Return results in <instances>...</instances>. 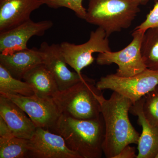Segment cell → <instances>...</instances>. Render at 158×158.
<instances>
[{
    "label": "cell",
    "mask_w": 158,
    "mask_h": 158,
    "mask_svg": "<svg viewBox=\"0 0 158 158\" xmlns=\"http://www.w3.org/2000/svg\"><path fill=\"white\" fill-rule=\"evenodd\" d=\"M43 63V57L39 48H28L11 54L0 53V65L11 76L23 80L24 76L35 66Z\"/></svg>",
    "instance_id": "cell-15"
},
{
    "label": "cell",
    "mask_w": 158,
    "mask_h": 158,
    "mask_svg": "<svg viewBox=\"0 0 158 158\" xmlns=\"http://www.w3.org/2000/svg\"><path fill=\"white\" fill-rule=\"evenodd\" d=\"M155 158H158V151L157 153L156 156Z\"/></svg>",
    "instance_id": "cell-26"
},
{
    "label": "cell",
    "mask_w": 158,
    "mask_h": 158,
    "mask_svg": "<svg viewBox=\"0 0 158 158\" xmlns=\"http://www.w3.org/2000/svg\"><path fill=\"white\" fill-rule=\"evenodd\" d=\"M158 85V70L146 68L141 73L130 77L115 74L101 78L96 83L100 90L109 89L129 99L133 104L153 90Z\"/></svg>",
    "instance_id": "cell-5"
},
{
    "label": "cell",
    "mask_w": 158,
    "mask_h": 158,
    "mask_svg": "<svg viewBox=\"0 0 158 158\" xmlns=\"http://www.w3.org/2000/svg\"><path fill=\"white\" fill-rule=\"evenodd\" d=\"M140 5L139 0H89L85 20L103 29L109 37L130 27Z\"/></svg>",
    "instance_id": "cell-4"
},
{
    "label": "cell",
    "mask_w": 158,
    "mask_h": 158,
    "mask_svg": "<svg viewBox=\"0 0 158 158\" xmlns=\"http://www.w3.org/2000/svg\"><path fill=\"white\" fill-rule=\"evenodd\" d=\"M100 102L105 127L103 153L106 158H114L127 145L138 144L140 135L129 118L133 103L115 91L109 99L102 97Z\"/></svg>",
    "instance_id": "cell-1"
},
{
    "label": "cell",
    "mask_w": 158,
    "mask_h": 158,
    "mask_svg": "<svg viewBox=\"0 0 158 158\" xmlns=\"http://www.w3.org/2000/svg\"><path fill=\"white\" fill-rule=\"evenodd\" d=\"M144 116L153 126L158 127V85L144 96Z\"/></svg>",
    "instance_id": "cell-20"
},
{
    "label": "cell",
    "mask_w": 158,
    "mask_h": 158,
    "mask_svg": "<svg viewBox=\"0 0 158 158\" xmlns=\"http://www.w3.org/2000/svg\"><path fill=\"white\" fill-rule=\"evenodd\" d=\"M53 26L50 20L34 22L30 19L8 31L0 33V53L11 54L28 48L27 43L34 36L42 37Z\"/></svg>",
    "instance_id": "cell-9"
},
{
    "label": "cell",
    "mask_w": 158,
    "mask_h": 158,
    "mask_svg": "<svg viewBox=\"0 0 158 158\" xmlns=\"http://www.w3.org/2000/svg\"><path fill=\"white\" fill-rule=\"evenodd\" d=\"M48 130L62 136L67 147L82 158H100L103 153L105 127L102 115L83 120L61 114Z\"/></svg>",
    "instance_id": "cell-2"
},
{
    "label": "cell",
    "mask_w": 158,
    "mask_h": 158,
    "mask_svg": "<svg viewBox=\"0 0 158 158\" xmlns=\"http://www.w3.org/2000/svg\"><path fill=\"white\" fill-rule=\"evenodd\" d=\"M102 90L95 81L87 77L65 90L58 91L53 98L60 115L83 120H94L102 116Z\"/></svg>",
    "instance_id": "cell-3"
},
{
    "label": "cell",
    "mask_w": 158,
    "mask_h": 158,
    "mask_svg": "<svg viewBox=\"0 0 158 158\" xmlns=\"http://www.w3.org/2000/svg\"><path fill=\"white\" fill-rule=\"evenodd\" d=\"M11 99L0 94V116L15 137L30 139L37 127L28 116Z\"/></svg>",
    "instance_id": "cell-13"
},
{
    "label": "cell",
    "mask_w": 158,
    "mask_h": 158,
    "mask_svg": "<svg viewBox=\"0 0 158 158\" xmlns=\"http://www.w3.org/2000/svg\"><path fill=\"white\" fill-rule=\"evenodd\" d=\"M29 146L30 158H82L67 147L62 136L43 128H37Z\"/></svg>",
    "instance_id": "cell-8"
},
{
    "label": "cell",
    "mask_w": 158,
    "mask_h": 158,
    "mask_svg": "<svg viewBox=\"0 0 158 158\" xmlns=\"http://www.w3.org/2000/svg\"><path fill=\"white\" fill-rule=\"evenodd\" d=\"M141 52L147 68L158 70V27L145 31L141 42Z\"/></svg>",
    "instance_id": "cell-17"
},
{
    "label": "cell",
    "mask_w": 158,
    "mask_h": 158,
    "mask_svg": "<svg viewBox=\"0 0 158 158\" xmlns=\"http://www.w3.org/2000/svg\"><path fill=\"white\" fill-rule=\"evenodd\" d=\"M145 32L134 30L132 40L129 45L118 52L99 53L97 64L103 65L115 63L118 66L115 74L121 77H132L144 71L147 67L141 55V45Z\"/></svg>",
    "instance_id": "cell-6"
},
{
    "label": "cell",
    "mask_w": 158,
    "mask_h": 158,
    "mask_svg": "<svg viewBox=\"0 0 158 158\" xmlns=\"http://www.w3.org/2000/svg\"><path fill=\"white\" fill-rule=\"evenodd\" d=\"M60 45L65 62L80 75L83 69L94 62L92 54L111 51L106 32L99 27L91 31L89 40L85 43L77 45L65 41Z\"/></svg>",
    "instance_id": "cell-7"
},
{
    "label": "cell",
    "mask_w": 158,
    "mask_h": 158,
    "mask_svg": "<svg viewBox=\"0 0 158 158\" xmlns=\"http://www.w3.org/2000/svg\"><path fill=\"white\" fill-rule=\"evenodd\" d=\"M15 103L31 118L37 127L48 129L60 116L59 110L53 98H42L34 95L1 94Z\"/></svg>",
    "instance_id": "cell-10"
},
{
    "label": "cell",
    "mask_w": 158,
    "mask_h": 158,
    "mask_svg": "<svg viewBox=\"0 0 158 158\" xmlns=\"http://www.w3.org/2000/svg\"><path fill=\"white\" fill-rule=\"evenodd\" d=\"M43 5L42 0H0V33L31 19V13Z\"/></svg>",
    "instance_id": "cell-12"
},
{
    "label": "cell",
    "mask_w": 158,
    "mask_h": 158,
    "mask_svg": "<svg viewBox=\"0 0 158 158\" xmlns=\"http://www.w3.org/2000/svg\"><path fill=\"white\" fill-rule=\"evenodd\" d=\"M0 94H17L25 96L35 95L33 88L25 81L11 76L8 70L0 65Z\"/></svg>",
    "instance_id": "cell-18"
},
{
    "label": "cell",
    "mask_w": 158,
    "mask_h": 158,
    "mask_svg": "<svg viewBox=\"0 0 158 158\" xmlns=\"http://www.w3.org/2000/svg\"><path fill=\"white\" fill-rule=\"evenodd\" d=\"M139 1L140 2L141 5H145L148 2L149 0H139ZM154 1L155 2H156L158 0H154Z\"/></svg>",
    "instance_id": "cell-25"
},
{
    "label": "cell",
    "mask_w": 158,
    "mask_h": 158,
    "mask_svg": "<svg viewBox=\"0 0 158 158\" xmlns=\"http://www.w3.org/2000/svg\"><path fill=\"white\" fill-rule=\"evenodd\" d=\"M29 153V139L0 137V158H27Z\"/></svg>",
    "instance_id": "cell-19"
},
{
    "label": "cell",
    "mask_w": 158,
    "mask_h": 158,
    "mask_svg": "<svg viewBox=\"0 0 158 158\" xmlns=\"http://www.w3.org/2000/svg\"><path fill=\"white\" fill-rule=\"evenodd\" d=\"M158 27V1L156 2L153 8L148 14L146 19L134 30L145 32L148 29Z\"/></svg>",
    "instance_id": "cell-22"
},
{
    "label": "cell",
    "mask_w": 158,
    "mask_h": 158,
    "mask_svg": "<svg viewBox=\"0 0 158 158\" xmlns=\"http://www.w3.org/2000/svg\"><path fill=\"white\" fill-rule=\"evenodd\" d=\"M44 5L52 9L67 8L74 12L76 16L85 19L87 10L83 6V0H42Z\"/></svg>",
    "instance_id": "cell-21"
},
{
    "label": "cell",
    "mask_w": 158,
    "mask_h": 158,
    "mask_svg": "<svg viewBox=\"0 0 158 158\" xmlns=\"http://www.w3.org/2000/svg\"><path fill=\"white\" fill-rule=\"evenodd\" d=\"M39 49L43 57V64L53 76L59 91L70 88L87 77L69 69L60 44L50 45L44 41L41 44Z\"/></svg>",
    "instance_id": "cell-11"
},
{
    "label": "cell",
    "mask_w": 158,
    "mask_h": 158,
    "mask_svg": "<svg viewBox=\"0 0 158 158\" xmlns=\"http://www.w3.org/2000/svg\"><path fill=\"white\" fill-rule=\"evenodd\" d=\"M23 80L32 86L35 96L40 98H53L59 91L55 78L43 63L29 71Z\"/></svg>",
    "instance_id": "cell-16"
},
{
    "label": "cell",
    "mask_w": 158,
    "mask_h": 158,
    "mask_svg": "<svg viewBox=\"0 0 158 158\" xmlns=\"http://www.w3.org/2000/svg\"><path fill=\"white\" fill-rule=\"evenodd\" d=\"M15 136L9 126L2 116H0V137L9 138Z\"/></svg>",
    "instance_id": "cell-24"
},
{
    "label": "cell",
    "mask_w": 158,
    "mask_h": 158,
    "mask_svg": "<svg viewBox=\"0 0 158 158\" xmlns=\"http://www.w3.org/2000/svg\"><path fill=\"white\" fill-rule=\"evenodd\" d=\"M135 147L130 146V144L123 148L121 151L114 158H137Z\"/></svg>",
    "instance_id": "cell-23"
},
{
    "label": "cell",
    "mask_w": 158,
    "mask_h": 158,
    "mask_svg": "<svg viewBox=\"0 0 158 158\" xmlns=\"http://www.w3.org/2000/svg\"><path fill=\"white\" fill-rule=\"evenodd\" d=\"M144 96L131 107L130 112L138 116V123L142 131L138 142L137 158H155L158 151V127L154 126L144 116L143 106Z\"/></svg>",
    "instance_id": "cell-14"
}]
</instances>
